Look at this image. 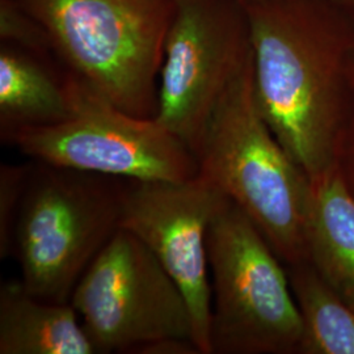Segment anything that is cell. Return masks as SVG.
<instances>
[{"label":"cell","instance_id":"cell-14","mask_svg":"<svg viewBox=\"0 0 354 354\" xmlns=\"http://www.w3.org/2000/svg\"><path fill=\"white\" fill-rule=\"evenodd\" d=\"M30 165L0 167V259L13 254V236Z\"/></svg>","mask_w":354,"mask_h":354},{"label":"cell","instance_id":"cell-17","mask_svg":"<svg viewBox=\"0 0 354 354\" xmlns=\"http://www.w3.org/2000/svg\"><path fill=\"white\" fill-rule=\"evenodd\" d=\"M348 86H349V92H351L354 108V45L349 55V62H348Z\"/></svg>","mask_w":354,"mask_h":354},{"label":"cell","instance_id":"cell-5","mask_svg":"<svg viewBox=\"0 0 354 354\" xmlns=\"http://www.w3.org/2000/svg\"><path fill=\"white\" fill-rule=\"evenodd\" d=\"M212 354L299 353L304 323L285 264L226 198L207 232Z\"/></svg>","mask_w":354,"mask_h":354},{"label":"cell","instance_id":"cell-10","mask_svg":"<svg viewBox=\"0 0 354 354\" xmlns=\"http://www.w3.org/2000/svg\"><path fill=\"white\" fill-rule=\"evenodd\" d=\"M306 245L308 263L354 307V194L337 162L310 176Z\"/></svg>","mask_w":354,"mask_h":354},{"label":"cell","instance_id":"cell-11","mask_svg":"<svg viewBox=\"0 0 354 354\" xmlns=\"http://www.w3.org/2000/svg\"><path fill=\"white\" fill-rule=\"evenodd\" d=\"M0 354H96L71 304L26 290L21 279L0 288Z\"/></svg>","mask_w":354,"mask_h":354},{"label":"cell","instance_id":"cell-2","mask_svg":"<svg viewBox=\"0 0 354 354\" xmlns=\"http://www.w3.org/2000/svg\"><path fill=\"white\" fill-rule=\"evenodd\" d=\"M196 158L200 175L252 221L285 266L308 261L310 176L291 159L259 111L252 57L216 104Z\"/></svg>","mask_w":354,"mask_h":354},{"label":"cell","instance_id":"cell-16","mask_svg":"<svg viewBox=\"0 0 354 354\" xmlns=\"http://www.w3.org/2000/svg\"><path fill=\"white\" fill-rule=\"evenodd\" d=\"M337 165L345 178L346 185L354 194V114L344 134L339 153Z\"/></svg>","mask_w":354,"mask_h":354},{"label":"cell","instance_id":"cell-7","mask_svg":"<svg viewBox=\"0 0 354 354\" xmlns=\"http://www.w3.org/2000/svg\"><path fill=\"white\" fill-rule=\"evenodd\" d=\"M70 304L96 353H136L165 339L193 342L185 295L150 248L125 228L91 263Z\"/></svg>","mask_w":354,"mask_h":354},{"label":"cell","instance_id":"cell-4","mask_svg":"<svg viewBox=\"0 0 354 354\" xmlns=\"http://www.w3.org/2000/svg\"><path fill=\"white\" fill-rule=\"evenodd\" d=\"M124 180L30 165L13 236L26 290L70 304L91 263L121 228Z\"/></svg>","mask_w":354,"mask_h":354},{"label":"cell","instance_id":"cell-6","mask_svg":"<svg viewBox=\"0 0 354 354\" xmlns=\"http://www.w3.org/2000/svg\"><path fill=\"white\" fill-rule=\"evenodd\" d=\"M66 84V120L1 138L35 162L121 180L184 181L200 174L194 152L155 118L118 109L70 73Z\"/></svg>","mask_w":354,"mask_h":354},{"label":"cell","instance_id":"cell-3","mask_svg":"<svg viewBox=\"0 0 354 354\" xmlns=\"http://www.w3.org/2000/svg\"><path fill=\"white\" fill-rule=\"evenodd\" d=\"M50 49L118 109L155 118L167 35L177 0H16Z\"/></svg>","mask_w":354,"mask_h":354},{"label":"cell","instance_id":"cell-19","mask_svg":"<svg viewBox=\"0 0 354 354\" xmlns=\"http://www.w3.org/2000/svg\"><path fill=\"white\" fill-rule=\"evenodd\" d=\"M241 3H244V4H247V3H250V1H252V0H239Z\"/></svg>","mask_w":354,"mask_h":354},{"label":"cell","instance_id":"cell-8","mask_svg":"<svg viewBox=\"0 0 354 354\" xmlns=\"http://www.w3.org/2000/svg\"><path fill=\"white\" fill-rule=\"evenodd\" d=\"M251 57L244 3L177 0L165 39L155 120L196 155L216 104Z\"/></svg>","mask_w":354,"mask_h":354},{"label":"cell","instance_id":"cell-9","mask_svg":"<svg viewBox=\"0 0 354 354\" xmlns=\"http://www.w3.org/2000/svg\"><path fill=\"white\" fill-rule=\"evenodd\" d=\"M226 196L203 175L184 181L124 180L121 227L138 236L189 304L193 342L212 354L210 223Z\"/></svg>","mask_w":354,"mask_h":354},{"label":"cell","instance_id":"cell-13","mask_svg":"<svg viewBox=\"0 0 354 354\" xmlns=\"http://www.w3.org/2000/svg\"><path fill=\"white\" fill-rule=\"evenodd\" d=\"M304 323L299 353L354 354V307L308 261L286 266Z\"/></svg>","mask_w":354,"mask_h":354},{"label":"cell","instance_id":"cell-18","mask_svg":"<svg viewBox=\"0 0 354 354\" xmlns=\"http://www.w3.org/2000/svg\"><path fill=\"white\" fill-rule=\"evenodd\" d=\"M352 12L354 13V0H340Z\"/></svg>","mask_w":354,"mask_h":354},{"label":"cell","instance_id":"cell-15","mask_svg":"<svg viewBox=\"0 0 354 354\" xmlns=\"http://www.w3.org/2000/svg\"><path fill=\"white\" fill-rule=\"evenodd\" d=\"M0 38L36 55L51 51L49 41L37 21L16 0H0Z\"/></svg>","mask_w":354,"mask_h":354},{"label":"cell","instance_id":"cell-1","mask_svg":"<svg viewBox=\"0 0 354 354\" xmlns=\"http://www.w3.org/2000/svg\"><path fill=\"white\" fill-rule=\"evenodd\" d=\"M245 10L259 111L291 159L314 176L337 162L354 114V13L340 0H252Z\"/></svg>","mask_w":354,"mask_h":354},{"label":"cell","instance_id":"cell-12","mask_svg":"<svg viewBox=\"0 0 354 354\" xmlns=\"http://www.w3.org/2000/svg\"><path fill=\"white\" fill-rule=\"evenodd\" d=\"M30 51L0 48V129L54 125L70 114L66 75L59 79Z\"/></svg>","mask_w":354,"mask_h":354}]
</instances>
